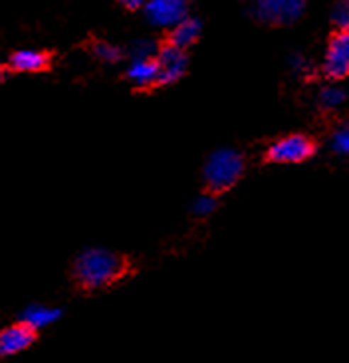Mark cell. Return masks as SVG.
<instances>
[{"mask_svg": "<svg viewBox=\"0 0 349 363\" xmlns=\"http://www.w3.org/2000/svg\"><path fill=\"white\" fill-rule=\"evenodd\" d=\"M74 274L87 290H99L113 284L123 274V262L117 255L106 248H87L76 258Z\"/></svg>", "mask_w": 349, "mask_h": 363, "instance_id": "6da1fadb", "label": "cell"}, {"mask_svg": "<svg viewBox=\"0 0 349 363\" xmlns=\"http://www.w3.org/2000/svg\"><path fill=\"white\" fill-rule=\"evenodd\" d=\"M244 171V159L234 149H218L204 163V183L211 191H226L233 186Z\"/></svg>", "mask_w": 349, "mask_h": 363, "instance_id": "7a4b0ae2", "label": "cell"}, {"mask_svg": "<svg viewBox=\"0 0 349 363\" xmlns=\"http://www.w3.org/2000/svg\"><path fill=\"white\" fill-rule=\"evenodd\" d=\"M306 0H254V16L266 24H292L300 18Z\"/></svg>", "mask_w": 349, "mask_h": 363, "instance_id": "3957f363", "label": "cell"}, {"mask_svg": "<svg viewBox=\"0 0 349 363\" xmlns=\"http://www.w3.org/2000/svg\"><path fill=\"white\" fill-rule=\"evenodd\" d=\"M316 151V145L306 135H286L274 141L268 147V159L274 163H301L310 159Z\"/></svg>", "mask_w": 349, "mask_h": 363, "instance_id": "277c9868", "label": "cell"}, {"mask_svg": "<svg viewBox=\"0 0 349 363\" xmlns=\"http://www.w3.org/2000/svg\"><path fill=\"white\" fill-rule=\"evenodd\" d=\"M145 16L157 28L173 30L179 22L187 18V2L184 0H147Z\"/></svg>", "mask_w": 349, "mask_h": 363, "instance_id": "5b68a950", "label": "cell"}, {"mask_svg": "<svg viewBox=\"0 0 349 363\" xmlns=\"http://www.w3.org/2000/svg\"><path fill=\"white\" fill-rule=\"evenodd\" d=\"M323 72L331 79H343L349 76V32H338L328 44Z\"/></svg>", "mask_w": 349, "mask_h": 363, "instance_id": "8992f818", "label": "cell"}, {"mask_svg": "<svg viewBox=\"0 0 349 363\" xmlns=\"http://www.w3.org/2000/svg\"><path fill=\"white\" fill-rule=\"evenodd\" d=\"M155 60L157 66H159V84H173L183 76L184 69H187L184 52L173 44L159 50V56Z\"/></svg>", "mask_w": 349, "mask_h": 363, "instance_id": "52a82bcc", "label": "cell"}, {"mask_svg": "<svg viewBox=\"0 0 349 363\" xmlns=\"http://www.w3.org/2000/svg\"><path fill=\"white\" fill-rule=\"evenodd\" d=\"M34 342V330L28 328L26 324H14L4 328L0 332V355L9 357V355H16L30 347Z\"/></svg>", "mask_w": 349, "mask_h": 363, "instance_id": "ba28073f", "label": "cell"}, {"mask_svg": "<svg viewBox=\"0 0 349 363\" xmlns=\"http://www.w3.org/2000/svg\"><path fill=\"white\" fill-rule=\"evenodd\" d=\"M127 78L131 79V84H135L137 88H147L159 84V66L157 60H131L129 68H127Z\"/></svg>", "mask_w": 349, "mask_h": 363, "instance_id": "9c48e42d", "label": "cell"}, {"mask_svg": "<svg viewBox=\"0 0 349 363\" xmlns=\"http://www.w3.org/2000/svg\"><path fill=\"white\" fill-rule=\"evenodd\" d=\"M58 318L60 310H56V308L34 304L28 306V308L22 312V324H26L28 328H32V330L36 332V330H42V328H46V325L54 324Z\"/></svg>", "mask_w": 349, "mask_h": 363, "instance_id": "30bf717a", "label": "cell"}, {"mask_svg": "<svg viewBox=\"0 0 349 363\" xmlns=\"http://www.w3.org/2000/svg\"><path fill=\"white\" fill-rule=\"evenodd\" d=\"M48 58L38 50H18L10 56V68L16 72H40L46 68Z\"/></svg>", "mask_w": 349, "mask_h": 363, "instance_id": "8fae6325", "label": "cell"}, {"mask_svg": "<svg viewBox=\"0 0 349 363\" xmlns=\"http://www.w3.org/2000/svg\"><path fill=\"white\" fill-rule=\"evenodd\" d=\"M199 34H201V24H199V20L194 18H187L183 22H179L173 30H171V44L177 46V48L184 50L187 46H191L194 40L199 38Z\"/></svg>", "mask_w": 349, "mask_h": 363, "instance_id": "7c38bea8", "label": "cell"}, {"mask_svg": "<svg viewBox=\"0 0 349 363\" xmlns=\"http://www.w3.org/2000/svg\"><path fill=\"white\" fill-rule=\"evenodd\" d=\"M343 101H345V91L338 86H328L320 91L321 108L336 109L340 108Z\"/></svg>", "mask_w": 349, "mask_h": 363, "instance_id": "4fadbf2b", "label": "cell"}, {"mask_svg": "<svg viewBox=\"0 0 349 363\" xmlns=\"http://www.w3.org/2000/svg\"><path fill=\"white\" fill-rule=\"evenodd\" d=\"M330 145L338 155H349V125H341L331 133Z\"/></svg>", "mask_w": 349, "mask_h": 363, "instance_id": "5bb4252c", "label": "cell"}, {"mask_svg": "<svg viewBox=\"0 0 349 363\" xmlns=\"http://www.w3.org/2000/svg\"><path fill=\"white\" fill-rule=\"evenodd\" d=\"M94 54L104 62H117L121 58V48H117L116 44H109V42H97L94 46Z\"/></svg>", "mask_w": 349, "mask_h": 363, "instance_id": "9a60e30c", "label": "cell"}, {"mask_svg": "<svg viewBox=\"0 0 349 363\" xmlns=\"http://www.w3.org/2000/svg\"><path fill=\"white\" fill-rule=\"evenodd\" d=\"M216 208V199L213 195H201L194 199L193 213L196 216H209Z\"/></svg>", "mask_w": 349, "mask_h": 363, "instance_id": "2e32d148", "label": "cell"}, {"mask_svg": "<svg viewBox=\"0 0 349 363\" xmlns=\"http://www.w3.org/2000/svg\"><path fill=\"white\" fill-rule=\"evenodd\" d=\"M153 54H155V44L151 40H139L131 48V60L153 58Z\"/></svg>", "mask_w": 349, "mask_h": 363, "instance_id": "e0dca14e", "label": "cell"}, {"mask_svg": "<svg viewBox=\"0 0 349 363\" xmlns=\"http://www.w3.org/2000/svg\"><path fill=\"white\" fill-rule=\"evenodd\" d=\"M333 22L340 28V32H349V4L343 2L333 10Z\"/></svg>", "mask_w": 349, "mask_h": 363, "instance_id": "ac0fdd59", "label": "cell"}, {"mask_svg": "<svg viewBox=\"0 0 349 363\" xmlns=\"http://www.w3.org/2000/svg\"><path fill=\"white\" fill-rule=\"evenodd\" d=\"M121 4H126L127 9H137V6H141L143 4V0H119Z\"/></svg>", "mask_w": 349, "mask_h": 363, "instance_id": "d6986e66", "label": "cell"}, {"mask_svg": "<svg viewBox=\"0 0 349 363\" xmlns=\"http://www.w3.org/2000/svg\"><path fill=\"white\" fill-rule=\"evenodd\" d=\"M292 64H294V68L296 69H306V62H304V58H300V56L292 58Z\"/></svg>", "mask_w": 349, "mask_h": 363, "instance_id": "ffe728a7", "label": "cell"}, {"mask_svg": "<svg viewBox=\"0 0 349 363\" xmlns=\"http://www.w3.org/2000/svg\"><path fill=\"white\" fill-rule=\"evenodd\" d=\"M343 2H348V4H349V0H343Z\"/></svg>", "mask_w": 349, "mask_h": 363, "instance_id": "44dd1931", "label": "cell"}]
</instances>
